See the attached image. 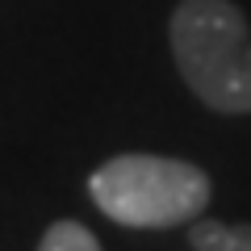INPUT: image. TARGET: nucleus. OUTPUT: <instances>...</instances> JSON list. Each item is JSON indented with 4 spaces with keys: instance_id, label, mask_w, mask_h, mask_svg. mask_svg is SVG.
I'll return each mask as SVG.
<instances>
[{
    "instance_id": "f257e3e1",
    "label": "nucleus",
    "mask_w": 251,
    "mask_h": 251,
    "mask_svg": "<svg viewBox=\"0 0 251 251\" xmlns=\"http://www.w3.org/2000/svg\"><path fill=\"white\" fill-rule=\"evenodd\" d=\"M188 92L214 113H251V29L234 0H180L168 25Z\"/></svg>"
},
{
    "instance_id": "f03ea898",
    "label": "nucleus",
    "mask_w": 251,
    "mask_h": 251,
    "mask_svg": "<svg viewBox=\"0 0 251 251\" xmlns=\"http://www.w3.org/2000/svg\"><path fill=\"white\" fill-rule=\"evenodd\" d=\"M88 193L105 218L134 230L188 226L209 205V176L172 155H113L88 176Z\"/></svg>"
},
{
    "instance_id": "7ed1b4c3",
    "label": "nucleus",
    "mask_w": 251,
    "mask_h": 251,
    "mask_svg": "<svg viewBox=\"0 0 251 251\" xmlns=\"http://www.w3.org/2000/svg\"><path fill=\"white\" fill-rule=\"evenodd\" d=\"M193 251H251V222H218V218H193L188 222Z\"/></svg>"
},
{
    "instance_id": "20e7f679",
    "label": "nucleus",
    "mask_w": 251,
    "mask_h": 251,
    "mask_svg": "<svg viewBox=\"0 0 251 251\" xmlns=\"http://www.w3.org/2000/svg\"><path fill=\"white\" fill-rule=\"evenodd\" d=\"M38 251H100V243H97V234H92L88 226L63 218V222H50V226H46Z\"/></svg>"
}]
</instances>
